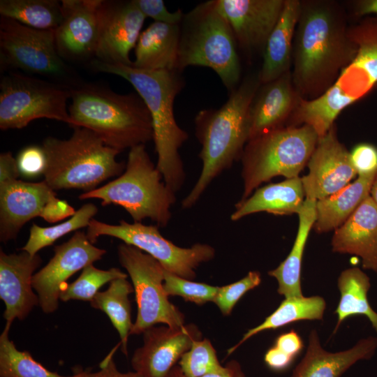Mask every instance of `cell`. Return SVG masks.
<instances>
[{
    "label": "cell",
    "instance_id": "44dd1931",
    "mask_svg": "<svg viewBox=\"0 0 377 377\" xmlns=\"http://www.w3.org/2000/svg\"><path fill=\"white\" fill-rule=\"evenodd\" d=\"M42 260L22 251L7 254L0 251V298L6 309L3 314L7 325L15 319H24L39 304L38 295L34 292L32 279Z\"/></svg>",
    "mask_w": 377,
    "mask_h": 377
},
{
    "label": "cell",
    "instance_id": "1f68e13d",
    "mask_svg": "<svg viewBox=\"0 0 377 377\" xmlns=\"http://www.w3.org/2000/svg\"><path fill=\"white\" fill-rule=\"evenodd\" d=\"M134 292L127 278L112 281L107 290L99 291L90 302L91 306L103 311L110 318L120 338L121 351L128 355L127 343L133 324L128 295Z\"/></svg>",
    "mask_w": 377,
    "mask_h": 377
},
{
    "label": "cell",
    "instance_id": "ba28073f",
    "mask_svg": "<svg viewBox=\"0 0 377 377\" xmlns=\"http://www.w3.org/2000/svg\"><path fill=\"white\" fill-rule=\"evenodd\" d=\"M318 140V135L308 125L283 126L249 140L241 158L243 192L239 201L276 177H299Z\"/></svg>",
    "mask_w": 377,
    "mask_h": 377
},
{
    "label": "cell",
    "instance_id": "4dcf8cb0",
    "mask_svg": "<svg viewBox=\"0 0 377 377\" xmlns=\"http://www.w3.org/2000/svg\"><path fill=\"white\" fill-rule=\"evenodd\" d=\"M325 309V299L318 295L285 298L262 323L249 330L242 339L228 350V355L249 338L265 330H276L300 320H322Z\"/></svg>",
    "mask_w": 377,
    "mask_h": 377
},
{
    "label": "cell",
    "instance_id": "5b68a950",
    "mask_svg": "<svg viewBox=\"0 0 377 377\" xmlns=\"http://www.w3.org/2000/svg\"><path fill=\"white\" fill-rule=\"evenodd\" d=\"M73 130L68 139L47 137L43 142L45 156L43 181L52 189L88 192L109 178L122 174L124 165L117 161L119 151L106 145L89 129L75 127Z\"/></svg>",
    "mask_w": 377,
    "mask_h": 377
},
{
    "label": "cell",
    "instance_id": "cb8c5ba5",
    "mask_svg": "<svg viewBox=\"0 0 377 377\" xmlns=\"http://www.w3.org/2000/svg\"><path fill=\"white\" fill-rule=\"evenodd\" d=\"M377 348V338L362 339L352 348L331 353L322 348L318 334L312 330L306 352L291 377H341L357 361L369 360Z\"/></svg>",
    "mask_w": 377,
    "mask_h": 377
},
{
    "label": "cell",
    "instance_id": "9a60e30c",
    "mask_svg": "<svg viewBox=\"0 0 377 377\" xmlns=\"http://www.w3.org/2000/svg\"><path fill=\"white\" fill-rule=\"evenodd\" d=\"M45 181L0 182V240L16 238L23 226L40 216L52 223L59 199Z\"/></svg>",
    "mask_w": 377,
    "mask_h": 377
},
{
    "label": "cell",
    "instance_id": "7bdbcfd3",
    "mask_svg": "<svg viewBox=\"0 0 377 377\" xmlns=\"http://www.w3.org/2000/svg\"><path fill=\"white\" fill-rule=\"evenodd\" d=\"M274 346L280 350L295 359L304 347L301 337L295 330L280 334L276 339Z\"/></svg>",
    "mask_w": 377,
    "mask_h": 377
},
{
    "label": "cell",
    "instance_id": "30bf717a",
    "mask_svg": "<svg viewBox=\"0 0 377 377\" xmlns=\"http://www.w3.org/2000/svg\"><path fill=\"white\" fill-rule=\"evenodd\" d=\"M348 34L357 46L353 60L334 84L312 101L320 119L332 123L348 106L364 97L377 84V15L349 26Z\"/></svg>",
    "mask_w": 377,
    "mask_h": 377
},
{
    "label": "cell",
    "instance_id": "7402d4cb",
    "mask_svg": "<svg viewBox=\"0 0 377 377\" xmlns=\"http://www.w3.org/2000/svg\"><path fill=\"white\" fill-rule=\"evenodd\" d=\"M302 98L294 86L291 71L261 84L249 111V140L285 126Z\"/></svg>",
    "mask_w": 377,
    "mask_h": 377
},
{
    "label": "cell",
    "instance_id": "f1b7e54d",
    "mask_svg": "<svg viewBox=\"0 0 377 377\" xmlns=\"http://www.w3.org/2000/svg\"><path fill=\"white\" fill-rule=\"evenodd\" d=\"M316 200L305 199L299 212V225L293 247L280 265L268 272L278 283L277 292L288 297H302L301 273L304 249L316 219Z\"/></svg>",
    "mask_w": 377,
    "mask_h": 377
},
{
    "label": "cell",
    "instance_id": "ac0fdd59",
    "mask_svg": "<svg viewBox=\"0 0 377 377\" xmlns=\"http://www.w3.org/2000/svg\"><path fill=\"white\" fill-rule=\"evenodd\" d=\"M143 344L134 352L131 366L144 377H167L182 356L202 333L194 324L177 327H151L143 333Z\"/></svg>",
    "mask_w": 377,
    "mask_h": 377
},
{
    "label": "cell",
    "instance_id": "d590c367",
    "mask_svg": "<svg viewBox=\"0 0 377 377\" xmlns=\"http://www.w3.org/2000/svg\"><path fill=\"white\" fill-rule=\"evenodd\" d=\"M127 277L128 275L118 268L112 267L104 270L96 268L91 264L82 270V273L75 281L67 284L61 290L59 300L91 302L103 286L114 279Z\"/></svg>",
    "mask_w": 377,
    "mask_h": 377
},
{
    "label": "cell",
    "instance_id": "ffe728a7",
    "mask_svg": "<svg viewBox=\"0 0 377 377\" xmlns=\"http://www.w3.org/2000/svg\"><path fill=\"white\" fill-rule=\"evenodd\" d=\"M63 20L54 30L57 52L63 59L82 61L95 57L103 0H62Z\"/></svg>",
    "mask_w": 377,
    "mask_h": 377
},
{
    "label": "cell",
    "instance_id": "3957f363",
    "mask_svg": "<svg viewBox=\"0 0 377 377\" xmlns=\"http://www.w3.org/2000/svg\"><path fill=\"white\" fill-rule=\"evenodd\" d=\"M92 69L123 77L131 83L145 102L151 115L153 140L157 154L156 168L174 193L183 186L186 174L179 150L188 134L177 123L174 102L184 86L178 71H148L133 66L110 64L96 59Z\"/></svg>",
    "mask_w": 377,
    "mask_h": 377
},
{
    "label": "cell",
    "instance_id": "9c48e42d",
    "mask_svg": "<svg viewBox=\"0 0 377 377\" xmlns=\"http://www.w3.org/2000/svg\"><path fill=\"white\" fill-rule=\"evenodd\" d=\"M71 87L18 73H10L0 82V128L19 129L46 118L73 126L66 103Z\"/></svg>",
    "mask_w": 377,
    "mask_h": 377
},
{
    "label": "cell",
    "instance_id": "bcb514c9",
    "mask_svg": "<svg viewBox=\"0 0 377 377\" xmlns=\"http://www.w3.org/2000/svg\"><path fill=\"white\" fill-rule=\"evenodd\" d=\"M167 377H186L182 372L179 366H175ZM201 377H246L241 365L235 360H231L225 365L223 371L206 374Z\"/></svg>",
    "mask_w": 377,
    "mask_h": 377
},
{
    "label": "cell",
    "instance_id": "7dc6e473",
    "mask_svg": "<svg viewBox=\"0 0 377 377\" xmlns=\"http://www.w3.org/2000/svg\"><path fill=\"white\" fill-rule=\"evenodd\" d=\"M20 175L17 159L10 151L0 155V182L17 179Z\"/></svg>",
    "mask_w": 377,
    "mask_h": 377
},
{
    "label": "cell",
    "instance_id": "6da1fadb",
    "mask_svg": "<svg viewBox=\"0 0 377 377\" xmlns=\"http://www.w3.org/2000/svg\"><path fill=\"white\" fill-rule=\"evenodd\" d=\"M348 28L347 15L340 3L301 1L291 73L302 99L311 101L325 94L355 58L357 48Z\"/></svg>",
    "mask_w": 377,
    "mask_h": 377
},
{
    "label": "cell",
    "instance_id": "e0dca14e",
    "mask_svg": "<svg viewBox=\"0 0 377 377\" xmlns=\"http://www.w3.org/2000/svg\"><path fill=\"white\" fill-rule=\"evenodd\" d=\"M307 167L308 174L301 177L305 199L316 201L336 193L357 176L350 151L338 139L335 124L318 138Z\"/></svg>",
    "mask_w": 377,
    "mask_h": 377
},
{
    "label": "cell",
    "instance_id": "7a4b0ae2",
    "mask_svg": "<svg viewBox=\"0 0 377 377\" xmlns=\"http://www.w3.org/2000/svg\"><path fill=\"white\" fill-rule=\"evenodd\" d=\"M261 83L258 74L248 76L230 92L218 109H204L196 114V137L201 145V172L182 207H193L212 181L241 160L249 137V111Z\"/></svg>",
    "mask_w": 377,
    "mask_h": 377
},
{
    "label": "cell",
    "instance_id": "d6a6232c",
    "mask_svg": "<svg viewBox=\"0 0 377 377\" xmlns=\"http://www.w3.org/2000/svg\"><path fill=\"white\" fill-rule=\"evenodd\" d=\"M0 14L40 30H56L63 20L57 0H1Z\"/></svg>",
    "mask_w": 377,
    "mask_h": 377
},
{
    "label": "cell",
    "instance_id": "8992f818",
    "mask_svg": "<svg viewBox=\"0 0 377 377\" xmlns=\"http://www.w3.org/2000/svg\"><path fill=\"white\" fill-rule=\"evenodd\" d=\"M232 31L216 0L198 4L180 24L177 70L191 66L213 70L230 92L238 85L241 65Z\"/></svg>",
    "mask_w": 377,
    "mask_h": 377
},
{
    "label": "cell",
    "instance_id": "4fadbf2b",
    "mask_svg": "<svg viewBox=\"0 0 377 377\" xmlns=\"http://www.w3.org/2000/svg\"><path fill=\"white\" fill-rule=\"evenodd\" d=\"M0 66L64 80L69 68L59 54L54 30H40L13 19H0Z\"/></svg>",
    "mask_w": 377,
    "mask_h": 377
},
{
    "label": "cell",
    "instance_id": "8fae6325",
    "mask_svg": "<svg viewBox=\"0 0 377 377\" xmlns=\"http://www.w3.org/2000/svg\"><path fill=\"white\" fill-rule=\"evenodd\" d=\"M86 235L93 244L103 235L117 238L150 255L165 270L189 280L195 278L198 266L215 256V249L209 244L197 243L189 248L179 247L165 238L156 225L147 226L140 222L129 223L121 220L112 225L92 219Z\"/></svg>",
    "mask_w": 377,
    "mask_h": 377
},
{
    "label": "cell",
    "instance_id": "c3c4849f",
    "mask_svg": "<svg viewBox=\"0 0 377 377\" xmlns=\"http://www.w3.org/2000/svg\"><path fill=\"white\" fill-rule=\"evenodd\" d=\"M352 3V15L362 17L369 15H377V0H357Z\"/></svg>",
    "mask_w": 377,
    "mask_h": 377
},
{
    "label": "cell",
    "instance_id": "8d00e7d4",
    "mask_svg": "<svg viewBox=\"0 0 377 377\" xmlns=\"http://www.w3.org/2000/svg\"><path fill=\"white\" fill-rule=\"evenodd\" d=\"M179 367L186 377H201L206 374L224 370L211 341L207 339L195 340L178 362Z\"/></svg>",
    "mask_w": 377,
    "mask_h": 377
},
{
    "label": "cell",
    "instance_id": "b9f144b4",
    "mask_svg": "<svg viewBox=\"0 0 377 377\" xmlns=\"http://www.w3.org/2000/svg\"><path fill=\"white\" fill-rule=\"evenodd\" d=\"M17 162L20 174L34 177L43 174L45 165V156L42 147L29 146L18 154Z\"/></svg>",
    "mask_w": 377,
    "mask_h": 377
},
{
    "label": "cell",
    "instance_id": "f6af8a7d",
    "mask_svg": "<svg viewBox=\"0 0 377 377\" xmlns=\"http://www.w3.org/2000/svg\"><path fill=\"white\" fill-rule=\"evenodd\" d=\"M264 360L267 366L272 370L283 371L291 365L294 359L274 346L267 350Z\"/></svg>",
    "mask_w": 377,
    "mask_h": 377
},
{
    "label": "cell",
    "instance_id": "52a82bcc",
    "mask_svg": "<svg viewBox=\"0 0 377 377\" xmlns=\"http://www.w3.org/2000/svg\"><path fill=\"white\" fill-rule=\"evenodd\" d=\"M80 200L99 199L101 205L122 207L134 222L150 219L158 228L168 226L175 193L163 181L145 149L140 145L130 149L125 171L117 178L79 195Z\"/></svg>",
    "mask_w": 377,
    "mask_h": 377
},
{
    "label": "cell",
    "instance_id": "d4e9b609",
    "mask_svg": "<svg viewBox=\"0 0 377 377\" xmlns=\"http://www.w3.org/2000/svg\"><path fill=\"white\" fill-rule=\"evenodd\" d=\"M301 8L300 0H285L281 16L271 32L263 52L258 73L263 84L291 71L293 40Z\"/></svg>",
    "mask_w": 377,
    "mask_h": 377
},
{
    "label": "cell",
    "instance_id": "681fc988",
    "mask_svg": "<svg viewBox=\"0 0 377 377\" xmlns=\"http://www.w3.org/2000/svg\"><path fill=\"white\" fill-rule=\"evenodd\" d=\"M370 196L373 199V200L375 202V203L377 205V172L375 175L371 191H370Z\"/></svg>",
    "mask_w": 377,
    "mask_h": 377
},
{
    "label": "cell",
    "instance_id": "603a6c76",
    "mask_svg": "<svg viewBox=\"0 0 377 377\" xmlns=\"http://www.w3.org/2000/svg\"><path fill=\"white\" fill-rule=\"evenodd\" d=\"M331 245L333 252L358 256L364 269L377 272V205L370 195L334 230Z\"/></svg>",
    "mask_w": 377,
    "mask_h": 377
},
{
    "label": "cell",
    "instance_id": "836d02e7",
    "mask_svg": "<svg viewBox=\"0 0 377 377\" xmlns=\"http://www.w3.org/2000/svg\"><path fill=\"white\" fill-rule=\"evenodd\" d=\"M10 327L6 325L0 336V377H84V371L72 376L52 372L27 351L19 350L9 339Z\"/></svg>",
    "mask_w": 377,
    "mask_h": 377
},
{
    "label": "cell",
    "instance_id": "60d3db41",
    "mask_svg": "<svg viewBox=\"0 0 377 377\" xmlns=\"http://www.w3.org/2000/svg\"><path fill=\"white\" fill-rule=\"evenodd\" d=\"M135 2L142 14L154 22L180 24L184 17L180 9L170 12L162 0H135Z\"/></svg>",
    "mask_w": 377,
    "mask_h": 377
},
{
    "label": "cell",
    "instance_id": "f35d334b",
    "mask_svg": "<svg viewBox=\"0 0 377 377\" xmlns=\"http://www.w3.org/2000/svg\"><path fill=\"white\" fill-rule=\"evenodd\" d=\"M261 283V274L258 271H251L242 279L232 283L219 287L213 302L221 312L228 316L230 314L237 302L248 291L257 287Z\"/></svg>",
    "mask_w": 377,
    "mask_h": 377
},
{
    "label": "cell",
    "instance_id": "2e32d148",
    "mask_svg": "<svg viewBox=\"0 0 377 377\" xmlns=\"http://www.w3.org/2000/svg\"><path fill=\"white\" fill-rule=\"evenodd\" d=\"M145 19L135 0H103L96 59L132 66L129 54L135 47Z\"/></svg>",
    "mask_w": 377,
    "mask_h": 377
},
{
    "label": "cell",
    "instance_id": "74e56055",
    "mask_svg": "<svg viewBox=\"0 0 377 377\" xmlns=\"http://www.w3.org/2000/svg\"><path fill=\"white\" fill-rule=\"evenodd\" d=\"M163 286L168 296H179L198 305L213 302L219 290V286L186 279L165 269Z\"/></svg>",
    "mask_w": 377,
    "mask_h": 377
},
{
    "label": "cell",
    "instance_id": "ee69618b",
    "mask_svg": "<svg viewBox=\"0 0 377 377\" xmlns=\"http://www.w3.org/2000/svg\"><path fill=\"white\" fill-rule=\"evenodd\" d=\"M114 351L112 350L101 363L99 371L93 373L84 371V377H144L136 371L126 373L119 371L112 359Z\"/></svg>",
    "mask_w": 377,
    "mask_h": 377
},
{
    "label": "cell",
    "instance_id": "277c9868",
    "mask_svg": "<svg viewBox=\"0 0 377 377\" xmlns=\"http://www.w3.org/2000/svg\"><path fill=\"white\" fill-rule=\"evenodd\" d=\"M68 113L72 128L83 127L120 152L153 140L150 113L136 93L117 94L86 84L71 89Z\"/></svg>",
    "mask_w": 377,
    "mask_h": 377
},
{
    "label": "cell",
    "instance_id": "5bb4252c",
    "mask_svg": "<svg viewBox=\"0 0 377 377\" xmlns=\"http://www.w3.org/2000/svg\"><path fill=\"white\" fill-rule=\"evenodd\" d=\"M54 254L48 263L34 274V289L39 298V305L45 313L54 312L59 306L61 290L72 275L99 260L106 253L88 239L86 233L76 231L67 242L56 246Z\"/></svg>",
    "mask_w": 377,
    "mask_h": 377
},
{
    "label": "cell",
    "instance_id": "83f0119b",
    "mask_svg": "<svg viewBox=\"0 0 377 377\" xmlns=\"http://www.w3.org/2000/svg\"><path fill=\"white\" fill-rule=\"evenodd\" d=\"M376 174L357 176L355 181L339 191L317 200L314 230L317 233H325L341 226L370 195Z\"/></svg>",
    "mask_w": 377,
    "mask_h": 377
},
{
    "label": "cell",
    "instance_id": "4316f807",
    "mask_svg": "<svg viewBox=\"0 0 377 377\" xmlns=\"http://www.w3.org/2000/svg\"><path fill=\"white\" fill-rule=\"evenodd\" d=\"M179 41L180 24L154 22L139 36L132 66L148 71H178Z\"/></svg>",
    "mask_w": 377,
    "mask_h": 377
},
{
    "label": "cell",
    "instance_id": "e575fe53",
    "mask_svg": "<svg viewBox=\"0 0 377 377\" xmlns=\"http://www.w3.org/2000/svg\"><path fill=\"white\" fill-rule=\"evenodd\" d=\"M98 212L97 207L89 202L82 205L76 210L75 213L69 219L59 224L41 227L35 223L32 225L29 230V237L22 248L31 256H35L42 249L52 245L60 237L73 231L87 227L94 216Z\"/></svg>",
    "mask_w": 377,
    "mask_h": 377
},
{
    "label": "cell",
    "instance_id": "d6986e66",
    "mask_svg": "<svg viewBox=\"0 0 377 377\" xmlns=\"http://www.w3.org/2000/svg\"><path fill=\"white\" fill-rule=\"evenodd\" d=\"M285 0H216L232 31L237 47L251 54L263 52Z\"/></svg>",
    "mask_w": 377,
    "mask_h": 377
},
{
    "label": "cell",
    "instance_id": "ab89813d",
    "mask_svg": "<svg viewBox=\"0 0 377 377\" xmlns=\"http://www.w3.org/2000/svg\"><path fill=\"white\" fill-rule=\"evenodd\" d=\"M351 163L357 176L377 172V147L370 143L356 145L350 151Z\"/></svg>",
    "mask_w": 377,
    "mask_h": 377
},
{
    "label": "cell",
    "instance_id": "f546056e",
    "mask_svg": "<svg viewBox=\"0 0 377 377\" xmlns=\"http://www.w3.org/2000/svg\"><path fill=\"white\" fill-rule=\"evenodd\" d=\"M340 299L335 313L337 323L334 332L343 321L355 315H364L377 332V313L369 304L367 293L371 283L369 277L359 267H350L342 271L337 281Z\"/></svg>",
    "mask_w": 377,
    "mask_h": 377
},
{
    "label": "cell",
    "instance_id": "7c38bea8",
    "mask_svg": "<svg viewBox=\"0 0 377 377\" xmlns=\"http://www.w3.org/2000/svg\"><path fill=\"white\" fill-rule=\"evenodd\" d=\"M118 258L126 269L135 293L138 313L131 334H140L158 323L170 327L184 325V316L168 300L163 286L165 269L150 255L125 244L118 246Z\"/></svg>",
    "mask_w": 377,
    "mask_h": 377
},
{
    "label": "cell",
    "instance_id": "484cf974",
    "mask_svg": "<svg viewBox=\"0 0 377 377\" xmlns=\"http://www.w3.org/2000/svg\"><path fill=\"white\" fill-rule=\"evenodd\" d=\"M305 193L301 177L286 179L260 187L246 200L235 205L232 221L258 212L276 216L298 214L303 207Z\"/></svg>",
    "mask_w": 377,
    "mask_h": 377
}]
</instances>
